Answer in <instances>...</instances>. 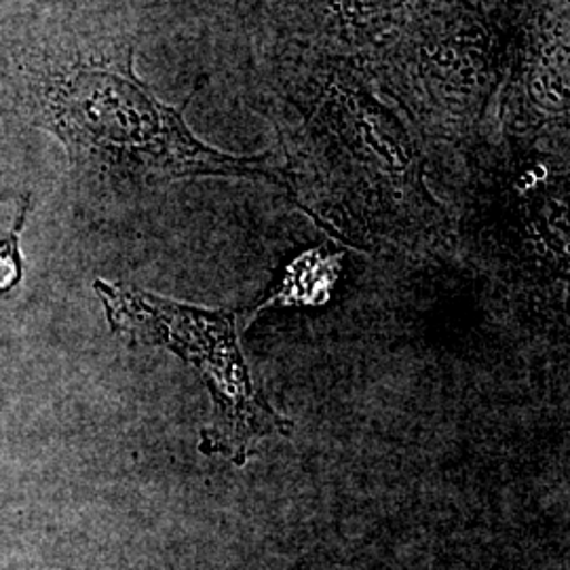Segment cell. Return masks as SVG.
I'll use <instances>...</instances> for the list:
<instances>
[{
  "instance_id": "cell-1",
  "label": "cell",
  "mask_w": 570,
  "mask_h": 570,
  "mask_svg": "<svg viewBox=\"0 0 570 570\" xmlns=\"http://www.w3.org/2000/svg\"><path fill=\"white\" fill-rule=\"evenodd\" d=\"M183 108L159 102L131 68H85L60 82L51 112L70 161L106 184L144 186L186 178H266L284 184L268 155L235 157L195 138Z\"/></svg>"
},
{
  "instance_id": "cell-2",
  "label": "cell",
  "mask_w": 570,
  "mask_h": 570,
  "mask_svg": "<svg viewBox=\"0 0 570 570\" xmlns=\"http://www.w3.org/2000/svg\"><path fill=\"white\" fill-rule=\"evenodd\" d=\"M110 330L125 345L161 346L204 379L212 421L202 431V452L244 468L261 440L292 433V423L268 404L239 346L237 315L171 301L125 284L98 279Z\"/></svg>"
},
{
  "instance_id": "cell-3",
  "label": "cell",
  "mask_w": 570,
  "mask_h": 570,
  "mask_svg": "<svg viewBox=\"0 0 570 570\" xmlns=\"http://www.w3.org/2000/svg\"><path fill=\"white\" fill-rule=\"evenodd\" d=\"M28 214V199L21 205L20 218L11 235L0 242V294L13 289L21 279L20 235Z\"/></svg>"
}]
</instances>
